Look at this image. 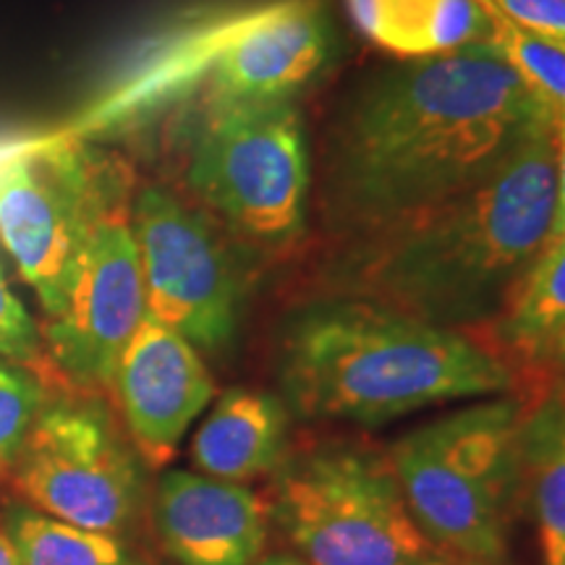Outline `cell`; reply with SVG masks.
<instances>
[{
	"instance_id": "obj_11",
	"label": "cell",
	"mask_w": 565,
	"mask_h": 565,
	"mask_svg": "<svg viewBox=\"0 0 565 565\" xmlns=\"http://www.w3.org/2000/svg\"><path fill=\"white\" fill-rule=\"evenodd\" d=\"M145 315V278L124 204L95 225L66 309L47 322L55 372L84 393L113 387L121 353Z\"/></svg>"
},
{
	"instance_id": "obj_12",
	"label": "cell",
	"mask_w": 565,
	"mask_h": 565,
	"mask_svg": "<svg viewBox=\"0 0 565 565\" xmlns=\"http://www.w3.org/2000/svg\"><path fill=\"white\" fill-rule=\"evenodd\" d=\"M113 391L126 427L150 466L168 463L215 395L200 351L186 338L145 315L121 353Z\"/></svg>"
},
{
	"instance_id": "obj_17",
	"label": "cell",
	"mask_w": 565,
	"mask_h": 565,
	"mask_svg": "<svg viewBox=\"0 0 565 565\" xmlns=\"http://www.w3.org/2000/svg\"><path fill=\"white\" fill-rule=\"evenodd\" d=\"M521 461L532 475L536 532L545 565H565V401L521 429Z\"/></svg>"
},
{
	"instance_id": "obj_1",
	"label": "cell",
	"mask_w": 565,
	"mask_h": 565,
	"mask_svg": "<svg viewBox=\"0 0 565 565\" xmlns=\"http://www.w3.org/2000/svg\"><path fill=\"white\" fill-rule=\"evenodd\" d=\"M561 118L487 47L387 68L330 126L324 217L345 238L461 194Z\"/></svg>"
},
{
	"instance_id": "obj_18",
	"label": "cell",
	"mask_w": 565,
	"mask_h": 565,
	"mask_svg": "<svg viewBox=\"0 0 565 565\" xmlns=\"http://www.w3.org/2000/svg\"><path fill=\"white\" fill-rule=\"evenodd\" d=\"M6 536L21 565H126L121 542L53 515L17 505L3 519Z\"/></svg>"
},
{
	"instance_id": "obj_24",
	"label": "cell",
	"mask_w": 565,
	"mask_h": 565,
	"mask_svg": "<svg viewBox=\"0 0 565 565\" xmlns=\"http://www.w3.org/2000/svg\"><path fill=\"white\" fill-rule=\"evenodd\" d=\"M0 565H21L17 550H13L11 540L6 532H0Z\"/></svg>"
},
{
	"instance_id": "obj_5",
	"label": "cell",
	"mask_w": 565,
	"mask_h": 565,
	"mask_svg": "<svg viewBox=\"0 0 565 565\" xmlns=\"http://www.w3.org/2000/svg\"><path fill=\"white\" fill-rule=\"evenodd\" d=\"M521 408L498 398L422 424L391 450L414 519L456 561L498 563L521 482Z\"/></svg>"
},
{
	"instance_id": "obj_25",
	"label": "cell",
	"mask_w": 565,
	"mask_h": 565,
	"mask_svg": "<svg viewBox=\"0 0 565 565\" xmlns=\"http://www.w3.org/2000/svg\"><path fill=\"white\" fill-rule=\"evenodd\" d=\"M254 565H309V563L299 561V557H291V555H270V557H265V561H257Z\"/></svg>"
},
{
	"instance_id": "obj_14",
	"label": "cell",
	"mask_w": 565,
	"mask_h": 565,
	"mask_svg": "<svg viewBox=\"0 0 565 565\" xmlns=\"http://www.w3.org/2000/svg\"><path fill=\"white\" fill-rule=\"evenodd\" d=\"M288 412L259 391H228L192 440L194 466L204 477L242 484L275 471L286 456Z\"/></svg>"
},
{
	"instance_id": "obj_10",
	"label": "cell",
	"mask_w": 565,
	"mask_h": 565,
	"mask_svg": "<svg viewBox=\"0 0 565 565\" xmlns=\"http://www.w3.org/2000/svg\"><path fill=\"white\" fill-rule=\"evenodd\" d=\"M9 477L34 511L89 532H124L141 503L134 454L92 404L42 408Z\"/></svg>"
},
{
	"instance_id": "obj_19",
	"label": "cell",
	"mask_w": 565,
	"mask_h": 565,
	"mask_svg": "<svg viewBox=\"0 0 565 565\" xmlns=\"http://www.w3.org/2000/svg\"><path fill=\"white\" fill-rule=\"evenodd\" d=\"M487 11H490L487 51L500 55L550 108L565 116V45L521 30L513 21L500 17L490 3Z\"/></svg>"
},
{
	"instance_id": "obj_15",
	"label": "cell",
	"mask_w": 565,
	"mask_h": 565,
	"mask_svg": "<svg viewBox=\"0 0 565 565\" xmlns=\"http://www.w3.org/2000/svg\"><path fill=\"white\" fill-rule=\"evenodd\" d=\"M359 32L404 58H435L484 47L490 38L487 0H345Z\"/></svg>"
},
{
	"instance_id": "obj_13",
	"label": "cell",
	"mask_w": 565,
	"mask_h": 565,
	"mask_svg": "<svg viewBox=\"0 0 565 565\" xmlns=\"http://www.w3.org/2000/svg\"><path fill=\"white\" fill-rule=\"evenodd\" d=\"M267 519V505L244 484L181 469L160 479L154 498L162 545L179 565H254Z\"/></svg>"
},
{
	"instance_id": "obj_16",
	"label": "cell",
	"mask_w": 565,
	"mask_h": 565,
	"mask_svg": "<svg viewBox=\"0 0 565 565\" xmlns=\"http://www.w3.org/2000/svg\"><path fill=\"white\" fill-rule=\"evenodd\" d=\"M498 335L526 362L557 351L565 338V236L550 238L515 282Z\"/></svg>"
},
{
	"instance_id": "obj_8",
	"label": "cell",
	"mask_w": 565,
	"mask_h": 565,
	"mask_svg": "<svg viewBox=\"0 0 565 565\" xmlns=\"http://www.w3.org/2000/svg\"><path fill=\"white\" fill-rule=\"evenodd\" d=\"M186 183L233 233L286 246L303 231L312 166L294 100L217 110L200 118Z\"/></svg>"
},
{
	"instance_id": "obj_7",
	"label": "cell",
	"mask_w": 565,
	"mask_h": 565,
	"mask_svg": "<svg viewBox=\"0 0 565 565\" xmlns=\"http://www.w3.org/2000/svg\"><path fill=\"white\" fill-rule=\"evenodd\" d=\"M126 192L121 166L84 141H53L0 166V244L51 320L66 309L92 231L124 207Z\"/></svg>"
},
{
	"instance_id": "obj_20",
	"label": "cell",
	"mask_w": 565,
	"mask_h": 565,
	"mask_svg": "<svg viewBox=\"0 0 565 565\" xmlns=\"http://www.w3.org/2000/svg\"><path fill=\"white\" fill-rule=\"evenodd\" d=\"M42 408L45 387L38 374L0 359V477L11 475Z\"/></svg>"
},
{
	"instance_id": "obj_2",
	"label": "cell",
	"mask_w": 565,
	"mask_h": 565,
	"mask_svg": "<svg viewBox=\"0 0 565 565\" xmlns=\"http://www.w3.org/2000/svg\"><path fill=\"white\" fill-rule=\"evenodd\" d=\"M557 137L561 121L542 126L466 192L345 236L322 270V296L450 330L490 320L553 236Z\"/></svg>"
},
{
	"instance_id": "obj_21",
	"label": "cell",
	"mask_w": 565,
	"mask_h": 565,
	"mask_svg": "<svg viewBox=\"0 0 565 565\" xmlns=\"http://www.w3.org/2000/svg\"><path fill=\"white\" fill-rule=\"evenodd\" d=\"M40 328L26 307L11 291L9 280L0 270V356L9 362L32 364L40 353Z\"/></svg>"
},
{
	"instance_id": "obj_22",
	"label": "cell",
	"mask_w": 565,
	"mask_h": 565,
	"mask_svg": "<svg viewBox=\"0 0 565 565\" xmlns=\"http://www.w3.org/2000/svg\"><path fill=\"white\" fill-rule=\"evenodd\" d=\"M521 30L565 45V0H487Z\"/></svg>"
},
{
	"instance_id": "obj_26",
	"label": "cell",
	"mask_w": 565,
	"mask_h": 565,
	"mask_svg": "<svg viewBox=\"0 0 565 565\" xmlns=\"http://www.w3.org/2000/svg\"><path fill=\"white\" fill-rule=\"evenodd\" d=\"M555 356L557 359H561V362L565 364V338H563V341H561V345H557V351H555Z\"/></svg>"
},
{
	"instance_id": "obj_6",
	"label": "cell",
	"mask_w": 565,
	"mask_h": 565,
	"mask_svg": "<svg viewBox=\"0 0 565 565\" xmlns=\"http://www.w3.org/2000/svg\"><path fill=\"white\" fill-rule=\"evenodd\" d=\"M273 515L309 565H456L414 519L391 463L356 448L280 461Z\"/></svg>"
},
{
	"instance_id": "obj_9",
	"label": "cell",
	"mask_w": 565,
	"mask_h": 565,
	"mask_svg": "<svg viewBox=\"0 0 565 565\" xmlns=\"http://www.w3.org/2000/svg\"><path fill=\"white\" fill-rule=\"evenodd\" d=\"M129 221L145 278L147 315L194 349L223 351L242 315V278L207 215L158 183L141 186Z\"/></svg>"
},
{
	"instance_id": "obj_3",
	"label": "cell",
	"mask_w": 565,
	"mask_h": 565,
	"mask_svg": "<svg viewBox=\"0 0 565 565\" xmlns=\"http://www.w3.org/2000/svg\"><path fill=\"white\" fill-rule=\"evenodd\" d=\"M275 366L294 414L362 427L513 385L498 353L458 330L338 296H320L288 317Z\"/></svg>"
},
{
	"instance_id": "obj_4",
	"label": "cell",
	"mask_w": 565,
	"mask_h": 565,
	"mask_svg": "<svg viewBox=\"0 0 565 565\" xmlns=\"http://www.w3.org/2000/svg\"><path fill=\"white\" fill-rule=\"evenodd\" d=\"M335 38L320 0H252L200 21L152 55L118 95L116 110L196 89L210 113L291 100L333 55Z\"/></svg>"
},
{
	"instance_id": "obj_23",
	"label": "cell",
	"mask_w": 565,
	"mask_h": 565,
	"mask_svg": "<svg viewBox=\"0 0 565 565\" xmlns=\"http://www.w3.org/2000/svg\"><path fill=\"white\" fill-rule=\"evenodd\" d=\"M565 236V116L561 118V137H557V210L553 236Z\"/></svg>"
}]
</instances>
